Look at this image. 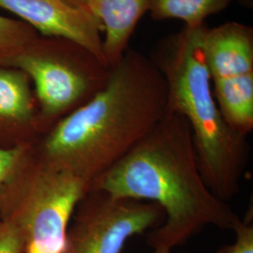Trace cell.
<instances>
[{"label":"cell","mask_w":253,"mask_h":253,"mask_svg":"<svg viewBox=\"0 0 253 253\" xmlns=\"http://www.w3.org/2000/svg\"><path fill=\"white\" fill-rule=\"evenodd\" d=\"M167 113V85L154 59L127 49L90 100L32 145L48 165L90 183L147 135Z\"/></svg>","instance_id":"1"},{"label":"cell","mask_w":253,"mask_h":253,"mask_svg":"<svg viewBox=\"0 0 253 253\" xmlns=\"http://www.w3.org/2000/svg\"><path fill=\"white\" fill-rule=\"evenodd\" d=\"M89 190L159 205L164 221L147 236L153 250L172 251L209 225L233 231L241 219L208 188L188 122L169 111L145 138L92 181Z\"/></svg>","instance_id":"2"},{"label":"cell","mask_w":253,"mask_h":253,"mask_svg":"<svg viewBox=\"0 0 253 253\" xmlns=\"http://www.w3.org/2000/svg\"><path fill=\"white\" fill-rule=\"evenodd\" d=\"M207 27L185 28L154 59L167 85V111L186 119L200 170L210 190L228 202L240 190L250 158L247 137L227 124L214 98L206 62Z\"/></svg>","instance_id":"3"},{"label":"cell","mask_w":253,"mask_h":253,"mask_svg":"<svg viewBox=\"0 0 253 253\" xmlns=\"http://www.w3.org/2000/svg\"><path fill=\"white\" fill-rule=\"evenodd\" d=\"M90 183L42 162L32 145L0 187V218L13 227L24 253H62L68 228Z\"/></svg>","instance_id":"4"},{"label":"cell","mask_w":253,"mask_h":253,"mask_svg":"<svg viewBox=\"0 0 253 253\" xmlns=\"http://www.w3.org/2000/svg\"><path fill=\"white\" fill-rule=\"evenodd\" d=\"M0 65L24 72L34 84L41 135L90 100L112 70L73 41L41 34L3 57Z\"/></svg>","instance_id":"5"},{"label":"cell","mask_w":253,"mask_h":253,"mask_svg":"<svg viewBox=\"0 0 253 253\" xmlns=\"http://www.w3.org/2000/svg\"><path fill=\"white\" fill-rule=\"evenodd\" d=\"M204 50L214 98L227 124L253 130V32L237 22L206 29Z\"/></svg>","instance_id":"6"},{"label":"cell","mask_w":253,"mask_h":253,"mask_svg":"<svg viewBox=\"0 0 253 253\" xmlns=\"http://www.w3.org/2000/svg\"><path fill=\"white\" fill-rule=\"evenodd\" d=\"M163 221L157 204L89 190L73 213L62 253H121L132 236Z\"/></svg>","instance_id":"7"},{"label":"cell","mask_w":253,"mask_h":253,"mask_svg":"<svg viewBox=\"0 0 253 253\" xmlns=\"http://www.w3.org/2000/svg\"><path fill=\"white\" fill-rule=\"evenodd\" d=\"M0 8L18 16L41 35L60 37L80 44L107 66L100 36L103 28L90 12L61 0H0Z\"/></svg>","instance_id":"8"},{"label":"cell","mask_w":253,"mask_h":253,"mask_svg":"<svg viewBox=\"0 0 253 253\" xmlns=\"http://www.w3.org/2000/svg\"><path fill=\"white\" fill-rule=\"evenodd\" d=\"M40 136L30 79L18 69L0 65V147L33 145Z\"/></svg>","instance_id":"9"},{"label":"cell","mask_w":253,"mask_h":253,"mask_svg":"<svg viewBox=\"0 0 253 253\" xmlns=\"http://www.w3.org/2000/svg\"><path fill=\"white\" fill-rule=\"evenodd\" d=\"M147 11V0H98L95 15L103 28L102 53L111 69L128 49L130 38Z\"/></svg>","instance_id":"10"},{"label":"cell","mask_w":253,"mask_h":253,"mask_svg":"<svg viewBox=\"0 0 253 253\" xmlns=\"http://www.w3.org/2000/svg\"><path fill=\"white\" fill-rule=\"evenodd\" d=\"M148 11L156 21L178 19L186 27L205 25L211 15L226 9L231 0H147Z\"/></svg>","instance_id":"11"},{"label":"cell","mask_w":253,"mask_h":253,"mask_svg":"<svg viewBox=\"0 0 253 253\" xmlns=\"http://www.w3.org/2000/svg\"><path fill=\"white\" fill-rule=\"evenodd\" d=\"M38 34L26 22L0 15V60L23 47Z\"/></svg>","instance_id":"12"},{"label":"cell","mask_w":253,"mask_h":253,"mask_svg":"<svg viewBox=\"0 0 253 253\" xmlns=\"http://www.w3.org/2000/svg\"><path fill=\"white\" fill-rule=\"evenodd\" d=\"M233 231L236 235L235 243L222 248L220 253H253V212L244 220L240 219Z\"/></svg>","instance_id":"13"},{"label":"cell","mask_w":253,"mask_h":253,"mask_svg":"<svg viewBox=\"0 0 253 253\" xmlns=\"http://www.w3.org/2000/svg\"><path fill=\"white\" fill-rule=\"evenodd\" d=\"M31 145L18 146L9 149L0 147V187L8 178L10 172L13 171Z\"/></svg>","instance_id":"14"},{"label":"cell","mask_w":253,"mask_h":253,"mask_svg":"<svg viewBox=\"0 0 253 253\" xmlns=\"http://www.w3.org/2000/svg\"><path fill=\"white\" fill-rule=\"evenodd\" d=\"M0 253H24V243L18 232L1 218Z\"/></svg>","instance_id":"15"},{"label":"cell","mask_w":253,"mask_h":253,"mask_svg":"<svg viewBox=\"0 0 253 253\" xmlns=\"http://www.w3.org/2000/svg\"><path fill=\"white\" fill-rule=\"evenodd\" d=\"M61 1L73 8L90 12L91 14L96 16L95 11L97 8L98 0H61Z\"/></svg>","instance_id":"16"},{"label":"cell","mask_w":253,"mask_h":253,"mask_svg":"<svg viewBox=\"0 0 253 253\" xmlns=\"http://www.w3.org/2000/svg\"><path fill=\"white\" fill-rule=\"evenodd\" d=\"M240 5L247 7V8H251L253 6V0H236Z\"/></svg>","instance_id":"17"},{"label":"cell","mask_w":253,"mask_h":253,"mask_svg":"<svg viewBox=\"0 0 253 253\" xmlns=\"http://www.w3.org/2000/svg\"><path fill=\"white\" fill-rule=\"evenodd\" d=\"M154 253H174L171 250H154Z\"/></svg>","instance_id":"18"}]
</instances>
